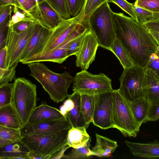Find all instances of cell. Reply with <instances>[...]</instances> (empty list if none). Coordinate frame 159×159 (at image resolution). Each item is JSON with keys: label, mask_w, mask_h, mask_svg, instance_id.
<instances>
[{"label": "cell", "mask_w": 159, "mask_h": 159, "mask_svg": "<svg viewBox=\"0 0 159 159\" xmlns=\"http://www.w3.org/2000/svg\"><path fill=\"white\" fill-rule=\"evenodd\" d=\"M116 38L126 49L135 65L144 69L158 46L149 30L142 24L123 13H113Z\"/></svg>", "instance_id": "6da1fadb"}, {"label": "cell", "mask_w": 159, "mask_h": 159, "mask_svg": "<svg viewBox=\"0 0 159 159\" xmlns=\"http://www.w3.org/2000/svg\"><path fill=\"white\" fill-rule=\"evenodd\" d=\"M28 65L31 71L30 75L41 84L54 102H60L68 97V89L73 82V77L68 72H54L40 62Z\"/></svg>", "instance_id": "7a4b0ae2"}, {"label": "cell", "mask_w": 159, "mask_h": 159, "mask_svg": "<svg viewBox=\"0 0 159 159\" xmlns=\"http://www.w3.org/2000/svg\"><path fill=\"white\" fill-rule=\"evenodd\" d=\"M70 129L55 134L27 135L21 140L29 151L41 156L43 159H56L65 147Z\"/></svg>", "instance_id": "3957f363"}, {"label": "cell", "mask_w": 159, "mask_h": 159, "mask_svg": "<svg viewBox=\"0 0 159 159\" xmlns=\"http://www.w3.org/2000/svg\"><path fill=\"white\" fill-rule=\"evenodd\" d=\"M113 13L106 2L92 14L87 22L99 46L109 50L116 38Z\"/></svg>", "instance_id": "277c9868"}, {"label": "cell", "mask_w": 159, "mask_h": 159, "mask_svg": "<svg viewBox=\"0 0 159 159\" xmlns=\"http://www.w3.org/2000/svg\"><path fill=\"white\" fill-rule=\"evenodd\" d=\"M14 84L11 104L23 127L37 107V86L30 80L22 77L16 79Z\"/></svg>", "instance_id": "5b68a950"}, {"label": "cell", "mask_w": 159, "mask_h": 159, "mask_svg": "<svg viewBox=\"0 0 159 159\" xmlns=\"http://www.w3.org/2000/svg\"><path fill=\"white\" fill-rule=\"evenodd\" d=\"M112 118L115 128L125 137H136L139 128L134 118L129 102L118 90L113 91Z\"/></svg>", "instance_id": "8992f818"}, {"label": "cell", "mask_w": 159, "mask_h": 159, "mask_svg": "<svg viewBox=\"0 0 159 159\" xmlns=\"http://www.w3.org/2000/svg\"><path fill=\"white\" fill-rule=\"evenodd\" d=\"M119 93L128 102L145 98V71L144 68L135 65L124 69L119 79Z\"/></svg>", "instance_id": "52a82bcc"}, {"label": "cell", "mask_w": 159, "mask_h": 159, "mask_svg": "<svg viewBox=\"0 0 159 159\" xmlns=\"http://www.w3.org/2000/svg\"><path fill=\"white\" fill-rule=\"evenodd\" d=\"M72 90L81 94L95 96L112 91L111 80L103 73L93 74L86 70L77 73L73 77Z\"/></svg>", "instance_id": "ba28073f"}, {"label": "cell", "mask_w": 159, "mask_h": 159, "mask_svg": "<svg viewBox=\"0 0 159 159\" xmlns=\"http://www.w3.org/2000/svg\"><path fill=\"white\" fill-rule=\"evenodd\" d=\"M35 23L20 33L16 32L9 27L6 41L7 68L17 65L20 62L32 36Z\"/></svg>", "instance_id": "9c48e42d"}, {"label": "cell", "mask_w": 159, "mask_h": 159, "mask_svg": "<svg viewBox=\"0 0 159 159\" xmlns=\"http://www.w3.org/2000/svg\"><path fill=\"white\" fill-rule=\"evenodd\" d=\"M113 90L96 95L92 122L102 129L115 128L112 118Z\"/></svg>", "instance_id": "30bf717a"}, {"label": "cell", "mask_w": 159, "mask_h": 159, "mask_svg": "<svg viewBox=\"0 0 159 159\" xmlns=\"http://www.w3.org/2000/svg\"><path fill=\"white\" fill-rule=\"evenodd\" d=\"M83 17L84 11L82 9L77 16L69 19H63L53 30L52 33L42 53L36 56L45 55L62 43L79 25L82 22Z\"/></svg>", "instance_id": "8fae6325"}, {"label": "cell", "mask_w": 159, "mask_h": 159, "mask_svg": "<svg viewBox=\"0 0 159 159\" xmlns=\"http://www.w3.org/2000/svg\"><path fill=\"white\" fill-rule=\"evenodd\" d=\"M89 29L87 23H81L67 39L61 45L48 53L41 56H36L22 61L24 64L36 62L50 61L61 64L68 58V48L72 41Z\"/></svg>", "instance_id": "7c38bea8"}, {"label": "cell", "mask_w": 159, "mask_h": 159, "mask_svg": "<svg viewBox=\"0 0 159 159\" xmlns=\"http://www.w3.org/2000/svg\"><path fill=\"white\" fill-rule=\"evenodd\" d=\"M53 30L43 25L40 20L37 19L32 36L22 55L20 62L41 54Z\"/></svg>", "instance_id": "4fadbf2b"}, {"label": "cell", "mask_w": 159, "mask_h": 159, "mask_svg": "<svg viewBox=\"0 0 159 159\" xmlns=\"http://www.w3.org/2000/svg\"><path fill=\"white\" fill-rule=\"evenodd\" d=\"M99 46L98 40L89 28L85 33L79 52L76 55V65L82 70H87L95 60Z\"/></svg>", "instance_id": "5bb4252c"}, {"label": "cell", "mask_w": 159, "mask_h": 159, "mask_svg": "<svg viewBox=\"0 0 159 159\" xmlns=\"http://www.w3.org/2000/svg\"><path fill=\"white\" fill-rule=\"evenodd\" d=\"M72 126L68 120L64 118L43 122L32 125H25L20 129L22 137L44 134L58 133L70 129Z\"/></svg>", "instance_id": "9a60e30c"}, {"label": "cell", "mask_w": 159, "mask_h": 159, "mask_svg": "<svg viewBox=\"0 0 159 159\" xmlns=\"http://www.w3.org/2000/svg\"><path fill=\"white\" fill-rule=\"evenodd\" d=\"M65 117L57 109L47 104H42L34 109L25 125H34Z\"/></svg>", "instance_id": "2e32d148"}, {"label": "cell", "mask_w": 159, "mask_h": 159, "mask_svg": "<svg viewBox=\"0 0 159 159\" xmlns=\"http://www.w3.org/2000/svg\"><path fill=\"white\" fill-rule=\"evenodd\" d=\"M125 143L135 156L149 159L159 158V143L156 139L147 143L131 142L127 140Z\"/></svg>", "instance_id": "e0dca14e"}, {"label": "cell", "mask_w": 159, "mask_h": 159, "mask_svg": "<svg viewBox=\"0 0 159 159\" xmlns=\"http://www.w3.org/2000/svg\"><path fill=\"white\" fill-rule=\"evenodd\" d=\"M38 18L44 26L53 30L64 19L46 0L38 5Z\"/></svg>", "instance_id": "ac0fdd59"}, {"label": "cell", "mask_w": 159, "mask_h": 159, "mask_svg": "<svg viewBox=\"0 0 159 159\" xmlns=\"http://www.w3.org/2000/svg\"><path fill=\"white\" fill-rule=\"evenodd\" d=\"M145 71V98L150 103H159V76L151 69Z\"/></svg>", "instance_id": "d6986e66"}, {"label": "cell", "mask_w": 159, "mask_h": 159, "mask_svg": "<svg viewBox=\"0 0 159 159\" xmlns=\"http://www.w3.org/2000/svg\"><path fill=\"white\" fill-rule=\"evenodd\" d=\"M81 94L75 92L69 95L68 98L73 100L74 106L71 110L67 113L65 116L69 121L72 127L85 126L87 128L81 110Z\"/></svg>", "instance_id": "ffe728a7"}, {"label": "cell", "mask_w": 159, "mask_h": 159, "mask_svg": "<svg viewBox=\"0 0 159 159\" xmlns=\"http://www.w3.org/2000/svg\"><path fill=\"white\" fill-rule=\"evenodd\" d=\"M28 148L21 140L0 148V159H29Z\"/></svg>", "instance_id": "44dd1931"}, {"label": "cell", "mask_w": 159, "mask_h": 159, "mask_svg": "<svg viewBox=\"0 0 159 159\" xmlns=\"http://www.w3.org/2000/svg\"><path fill=\"white\" fill-rule=\"evenodd\" d=\"M0 125L19 129L23 127L21 120L12 104L0 107Z\"/></svg>", "instance_id": "7402d4cb"}, {"label": "cell", "mask_w": 159, "mask_h": 159, "mask_svg": "<svg viewBox=\"0 0 159 159\" xmlns=\"http://www.w3.org/2000/svg\"><path fill=\"white\" fill-rule=\"evenodd\" d=\"M96 143L91 149L94 156L108 157L118 147L116 141L96 133Z\"/></svg>", "instance_id": "603a6c76"}, {"label": "cell", "mask_w": 159, "mask_h": 159, "mask_svg": "<svg viewBox=\"0 0 159 159\" xmlns=\"http://www.w3.org/2000/svg\"><path fill=\"white\" fill-rule=\"evenodd\" d=\"M129 103L135 120L140 127L143 123L147 122L150 102L145 98H142Z\"/></svg>", "instance_id": "cb8c5ba5"}, {"label": "cell", "mask_w": 159, "mask_h": 159, "mask_svg": "<svg viewBox=\"0 0 159 159\" xmlns=\"http://www.w3.org/2000/svg\"><path fill=\"white\" fill-rule=\"evenodd\" d=\"M85 126L72 127L69 130L67 145L73 148H78L84 146L91 138L86 131Z\"/></svg>", "instance_id": "d4e9b609"}, {"label": "cell", "mask_w": 159, "mask_h": 159, "mask_svg": "<svg viewBox=\"0 0 159 159\" xmlns=\"http://www.w3.org/2000/svg\"><path fill=\"white\" fill-rule=\"evenodd\" d=\"M95 100L96 95L81 94V110L87 128L93 121Z\"/></svg>", "instance_id": "484cf974"}, {"label": "cell", "mask_w": 159, "mask_h": 159, "mask_svg": "<svg viewBox=\"0 0 159 159\" xmlns=\"http://www.w3.org/2000/svg\"><path fill=\"white\" fill-rule=\"evenodd\" d=\"M117 57L124 69L129 68L135 64L120 41L116 38L110 50Z\"/></svg>", "instance_id": "4316f807"}, {"label": "cell", "mask_w": 159, "mask_h": 159, "mask_svg": "<svg viewBox=\"0 0 159 159\" xmlns=\"http://www.w3.org/2000/svg\"><path fill=\"white\" fill-rule=\"evenodd\" d=\"M109 0H85L82 9L84 11V17L82 23H87L92 14L100 7Z\"/></svg>", "instance_id": "83f0119b"}, {"label": "cell", "mask_w": 159, "mask_h": 159, "mask_svg": "<svg viewBox=\"0 0 159 159\" xmlns=\"http://www.w3.org/2000/svg\"><path fill=\"white\" fill-rule=\"evenodd\" d=\"M14 83L0 84V107L11 104Z\"/></svg>", "instance_id": "f1b7e54d"}, {"label": "cell", "mask_w": 159, "mask_h": 159, "mask_svg": "<svg viewBox=\"0 0 159 159\" xmlns=\"http://www.w3.org/2000/svg\"><path fill=\"white\" fill-rule=\"evenodd\" d=\"M91 142V138L84 146L78 148H74L69 155H64L63 157L67 159H81L86 158L91 156H94L93 153L90 149Z\"/></svg>", "instance_id": "f546056e"}, {"label": "cell", "mask_w": 159, "mask_h": 159, "mask_svg": "<svg viewBox=\"0 0 159 159\" xmlns=\"http://www.w3.org/2000/svg\"><path fill=\"white\" fill-rule=\"evenodd\" d=\"M48 2L64 19L70 18L71 16L67 0H46Z\"/></svg>", "instance_id": "4dcf8cb0"}, {"label": "cell", "mask_w": 159, "mask_h": 159, "mask_svg": "<svg viewBox=\"0 0 159 159\" xmlns=\"http://www.w3.org/2000/svg\"><path fill=\"white\" fill-rule=\"evenodd\" d=\"M14 14L9 22V27L22 20L33 19L35 21L36 18L32 14L27 12L16 7L13 6Z\"/></svg>", "instance_id": "1f68e13d"}, {"label": "cell", "mask_w": 159, "mask_h": 159, "mask_svg": "<svg viewBox=\"0 0 159 159\" xmlns=\"http://www.w3.org/2000/svg\"><path fill=\"white\" fill-rule=\"evenodd\" d=\"M20 129L0 125V138L15 142L21 139Z\"/></svg>", "instance_id": "d6a6232c"}, {"label": "cell", "mask_w": 159, "mask_h": 159, "mask_svg": "<svg viewBox=\"0 0 159 159\" xmlns=\"http://www.w3.org/2000/svg\"><path fill=\"white\" fill-rule=\"evenodd\" d=\"M138 20L143 24L150 21L152 19L153 13L140 7L134 3H133Z\"/></svg>", "instance_id": "836d02e7"}, {"label": "cell", "mask_w": 159, "mask_h": 159, "mask_svg": "<svg viewBox=\"0 0 159 159\" xmlns=\"http://www.w3.org/2000/svg\"><path fill=\"white\" fill-rule=\"evenodd\" d=\"M87 30L75 38L70 43L67 51V56L68 57L73 55L76 56L79 52L84 35Z\"/></svg>", "instance_id": "e575fe53"}, {"label": "cell", "mask_w": 159, "mask_h": 159, "mask_svg": "<svg viewBox=\"0 0 159 159\" xmlns=\"http://www.w3.org/2000/svg\"><path fill=\"white\" fill-rule=\"evenodd\" d=\"M24 10L38 18L39 10L36 0H18Z\"/></svg>", "instance_id": "d590c367"}, {"label": "cell", "mask_w": 159, "mask_h": 159, "mask_svg": "<svg viewBox=\"0 0 159 159\" xmlns=\"http://www.w3.org/2000/svg\"><path fill=\"white\" fill-rule=\"evenodd\" d=\"M134 3L153 13L159 12V0H136Z\"/></svg>", "instance_id": "8d00e7d4"}, {"label": "cell", "mask_w": 159, "mask_h": 159, "mask_svg": "<svg viewBox=\"0 0 159 159\" xmlns=\"http://www.w3.org/2000/svg\"><path fill=\"white\" fill-rule=\"evenodd\" d=\"M119 6L122 10L129 14L131 17L138 21L133 3L128 2L126 0H109ZM109 2V1H108Z\"/></svg>", "instance_id": "74e56055"}, {"label": "cell", "mask_w": 159, "mask_h": 159, "mask_svg": "<svg viewBox=\"0 0 159 159\" xmlns=\"http://www.w3.org/2000/svg\"><path fill=\"white\" fill-rule=\"evenodd\" d=\"M17 66L15 65L9 68H0V84L12 81L15 76Z\"/></svg>", "instance_id": "f35d334b"}, {"label": "cell", "mask_w": 159, "mask_h": 159, "mask_svg": "<svg viewBox=\"0 0 159 159\" xmlns=\"http://www.w3.org/2000/svg\"><path fill=\"white\" fill-rule=\"evenodd\" d=\"M85 0H67L70 15L72 17L77 16L81 11Z\"/></svg>", "instance_id": "ab89813d"}, {"label": "cell", "mask_w": 159, "mask_h": 159, "mask_svg": "<svg viewBox=\"0 0 159 159\" xmlns=\"http://www.w3.org/2000/svg\"><path fill=\"white\" fill-rule=\"evenodd\" d=\"M11 16H10L0 25V49L6 46L9 22L11 19Z\"/></svg>", "instance_id": "60d3db41"}, {"label": "cell", "mask_w": 159, "mask_h": 159, "mask_svg": "<svg viewBox=\"0 0 159 159\" xmlns=\"http://www.w3.org/2000/svg\"><path fill=\"white\" fill-rule=\"evenodd\" d=\"M147 68L152 70L159 76V47L158 50L151 55L144 69Z\"/></svg>", "instance_id": "b9f144b4"}, {"label": "cell", "mask_w": 159, "mask_h": 159, "mask_svg": "<svg viewBox=\"0 0 159 159\" xmlns=\"http://www.w3.org/2000/svg\"><path fill=\"white\" fill-rule=\"evenodd\" d=\"M33 19L20 21L10 27L13 30L17 33H20L27 29L35 23Z\"/></svg>", "instance_id": "7bdbcfd3"}, {"label": "cell", "mask_w": 159, "mask_h": 159, "mask_svg": "<svg viewBox=\"0 0 159 159\" xmlns=\"http://www.w3.org/2000/svg\"><path fill=\"white\" fill-rule=\"evenodd\" d=\"M159 119V103H150L147 121H156Z\"/></svg>", "instance_id": "ee69618b"}, {"label": "cell", "mask_w": 159, "mask_h": 159, "mask_svg": "<svg viewBox=\"0 0 159 159\" xmlns=\"http://www.w3.org/2000/svg\"><path fill=\"white\" fill-rule=\"evenodd\" d=\"M13 6L6 5L0 6V25L10 15L13 11Z\"/></svg>", "instance_id": "f6af8a7d"}, {"label": "cell", "mask_w": 159, "mask_h": 159, "mask_svg": "<svg viewBox=\"0 0 159 159\" xmlns=\"http://www.w3.org/2000/svg\"><path fill=\"white\" fill-rule=\"evenodd\" d=\"M74 106V103L73 100L68 98L64 102L63 105L60 106V111L61 114L65 116L67 113L71 110Z\"/></svg>", "instance_id": "bcb514c9"}, {"label": "cell", "mask_w": 159, "mask_h": 159, "mask_svg": "<svg viewBox=\"0 0 159 159\" xmlns=\"http://www.w3.org/2000/svg\"><path fill=\"white\" fill-rule=\"evenodd\" d=\"M7 47L6 46L0 50V68L7 69Z\"/></svg>", "instance_id": "7dc6e473"}, {"label": "cell", "mask_w": 159, "mask_h": 159, "mask_svg": "<svg viewBox=\"0 0 159 159\" xmlns=\"http://www.w3.org/2000/svg\"><path fill=\"white\" fill-rule=\"evenodd\" d=\"M148 30L159 33V21H151L143 24Z\"/></svg>", "instance_id": "c3c4849f"}, {"label": "cell", "mask_w": 159, "mask_h": 159, "mask_svg": "<svg viewBox=\"0 0 159 159\" xmlns=\"http://www.w3.org/2000/svg\"><path fill=\"white\" fill-rule=\"evenodd\" d=\"M6 5H11L24 10L18 0H0V6Z\"/></svg>", "instance_id": "681fc988"}, {"label": "cell", "mask_w": 159, "mask_h": 159, "mask_svg": "<svg viewBox=\"0 0 159 159\" xmlns=\"http://www.w3.org/2000/svg\"><path fill=\"white\" fill-rule=\"evenodd\" d=\"M149 30L159 47V33L152 30Z\"/></svg>", "instance_id": "f907efd6"}, {"label": "cell", "mask_w": 159, "mask_h": 159, "mask_svg": "<svg viewBox=\"0 0 159 159\" xmlns=\"http://www.w3.org/2000/svg\"><path fill=\"white\" fill-rule=\"evenodd\" d=\"M13 142L0 138V148L2 147Z\"/></svg>", "instance_id": "816d5d0a"}, {"label": "cell", "mask_w": 159, "mask_h": 159, "mask_svg": "<svg viewBox=\"0 0 159 159\" xmlns=\"http://www.w3.org/2000/svg\"><path fill=\"white\" fill-rule=\"evenodd\" d=\"M159 21V12L153 13V16L151 20L150 21Z\"/></svg>", "instance_id": "f5cc1de1"}, {"label": "cell", "mask_w": 159, "mask_h": 159, "mask_svg": "<svg viewBox=\"0 0 159 159\" xmlns=\"http://www.w3.org/2000/svg\"><path fill=\"white\" fill-rule=\"evenodd\" d=\"M38 6V5L40 3L45 1L46 0H36Z\"/></svg>", "instance_id": "db71d44e"}]
</instances>
